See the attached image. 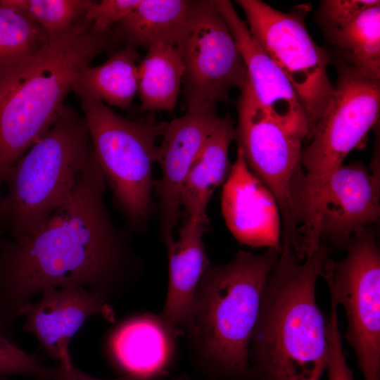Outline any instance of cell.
Instances as JSON below:
<instances>
[{
	"mask_svg": "<svg viewBox=\"0 0 380 380\" xmlns=\"http://www.w3.org/2000/svg\"><path fill=\"white\" fill-rule=\"evenodd\" d=\"M344 258H328L321 276L345 310L344 338L364 380H380V251L372 230L357 231Z\"/></svg>",
	"mask_w": 380,
	"mask_h": 380,
	"instance_id": "9",
	"label": "cell"
},
{
	"mask_svg": "<svg viewBox=\"0 0 380 380\" xmlns=\"http://www.w3.org/2000/svg\"><path fill=\"white\" fill-rule=\"evenodd\" d=\"M3 236L2 232L0 230V239Z\"/></svg>",
	"mask_w": 380,
	"mask_h": 380,
	"instance_id": "33",
	"label": "cell"
},
{
	"mask_svg": "<svg viewBox=\"0 0 380 380\" xmlns=\"http://www.w3.org/2000/svg\"><path fill=\"white\" fill-rule=\"evenodd\" d=\"M49 40L34 22L0 0V61L34 54Z\"/></svg>",
	"mask_w": 380,
	"mask_h": 380,
	"instance_id": "25",
	"label": "cell"
},
{
	"mask_svg": "<svg viewBox=\"0 0 380 380\" xmlns=\"http://www.w3.org/2000/svg\"><path fill=\"white\" fill-rule=\"evenodd\" d=\"M115 38L84 20L34 54L0 61V216L8 172L49 130L79 75Z\"/></svg>",
	"mask_w": 380,
	"mask_h": 380,
	"instance_id": "3",
	"label": "cell"
},
{
	"mask_svg": "<svg viewBox=\"0 0 380 380\" xmlns=\"http://www.w3.org/2000/svg\"><path fill=\"white\" fill-rule=\"evenodd\" d=\"M39 26L49 37L65 33L81 23L90 0H3Z\"/></svg>",
	"mask_w": 380,
	"mask_h": 380,
	"instance_id": "24",
	"label": "cell"
},
{
	"mask_svg": "<svg viewBox=\"0 0 380 380\" xmlns=\"http://www.w3.org/2000/svg\"><path fill=\"white\" fill-rule=\"evenodd\" d=\"M91 152L84 117L64 106L49 130L8 172L0 230L14 240L39 231L69 198Z\"/></svg>",
	"mask_w": 380,
	"mask_h": 380,
	"instance_id": "5",
	"label": "cell"
},
{
	"mask_svg": "<svg viewBox=\"0 0 380 380\" xmlns=\"http://www.w3.org/2000/svg\"><path fill=\"white\" fill-rule=\"evenodd\" d=\"M192 1L141 0L115 31L127 45L148 47L177 46L184 34Z\"/></svg>",
	"mask_w": 380,
	"mask_h": 380,
	"instance_id": "21",
	"label": "cell"
},
{
	"mask_svg": "<svg viewBox=\"0 0 380 380\" xmlns=\"http://www.w3.org/2000/svg\"><path fill=\"white\" fill-rule=\"evenodd\" d=\"M235 139L251 172L275 197L281 220V246L298 253L299 237L291 198L292 185L302 172L303 137L264 110L248 82L236 101Z\"/></svg>",
	"mask_w": 380,
	"mask_h": 380,
	"instance_id": "10",
	"label": "cell"
},
{
	"mask_svg": "<svg viewBox=\"0 0 380 380\" xmlns=\"http://www.w3.org/2000/svg\"><path fill=\"white\" fill-rule=\"evenodd\" d=\"M279 252L239 251L229 262L210 265L182 327L195 362L222 380H253L249 346L267 278Z\"/></svg>",
	"mask_w": 380,
	"mask_h": 380,
	"instance_id": "4",
	"label": "cell"
},
{
	"mask_svg": "<svg viewBox=\"0 0 380 380\" xmlns=\"http://www.w3.org/2000/svg\"><path fill=\"white\" fill-rule=\"evenodd\" d=\"M234 139V122L227 114L221 117L183 183L180 201L184 218L208 221L206 210L210 199L216 189L226 181L231 168L228 151Z\"/></svg>",
	"mask_w": 380,
	"mask_h": 380,
	"instance_id": "19",
	"label": "cell"
},
{
	"mask_svg": "<svg viewBox=\"0 0 380 380\" xmlns=\"http://www.w3.org/2000/svg\"><path fill=\"white\" fill-rule=\"evenodd\" d=\"M377 4H380V1L376 0H324L319 4L316 19L323 31L336 27Z\"/></svg>",
	"mask_w": 380,
	"mask_h": 380,
	"instance_id": "29",
	"label": "cell"
},
{
	"mask_svg": "<svg viewBox=\"0 0 380 380\" xmlns=\"http://www.w3.org/2000/svg\"><path fill=\"white\" fill-rule=\"evenodd\" d=\"M221 208L228 229L239 243L281 251V220L277 201L248 168L238 148L224 184Z\"/></svg>",
	"mask_w": 380,
	"mask_h": 380,
	"instance_id": "15",
	"label": "cell"
},
{
	"mask_svg": "<svg viewBox=\"0 0 380 380\" xmlns=\"http://www.w3.org/2000/svg\"><path fill=\"white\" fill-rule=\"evenodd\" d=\"M37 380H48V379H37Z\"/></svg>",
	"mask_w": 380,
	"mask_h": 380,
	"instance_id": "34",
	"label": "cell"
},
{
	"mask_svg": "<svg viewBox=\"0 0 380 380\" xmlns=\"http://www.w3.org/2000/svg\"><path fill=\"white\" fill-rule=\"evenodd\" d=\"M330 314L327 321L329 357L326 371L327 380H355L353 372L348 367L343 348V338L338 327V306L330 296Z\"/></svg>",
	"mask_w": 380,
	"mask_h": 380,
	"instance_id": "27",
	"label": "cell"
},
{
	"mask_svg": "<svg viewBox=\"0 0 380 380\" xmlns=\"http://www.w3.org/2000/svg\"><path fill=\"white\" fill-rule=\"evenodd\" d=\"M172 380H203V379H194L193 377L186 376L185 374H183V375L178 376L172 379Z\"/></svg>",
	"mask_w": 380,
	"mask_h": 380,
	"instance_id": "31",
	"label": "cell"
},
{
	"mask_svg": "<svg viewBox=\"0 0 380 380\" xmlns=\"http://www.w3.org/2000/svg\"><path fill=\"white\" fill-rule=\"evenodd\" d=\"M107 185L92 151L69 198L37 232L0 239V330L48 286H77L108 301L138 275L139 258L104 201Z\"/></svg>",
	"mask_w": 380,
	"mask_h": 380,
	"instance_id": "1",
	"label": "cell"
},
{
	"mask_svg": "<svg viewBox=\"0 0 380 380\" xmlns=\"http://www.w3.org/2000/svg\"><path fill=\"white\" fill-rule=\"evenodd\" d=\"M380 217L379 173L362 162L342 164L326 177L312 210L303 246L312 256L329 241L346 249L353 235Z\"/></svg>",
	"mask_w": 380,
	"mask_h": 380,
	"instance_id": "12",
	"label": "cell"
},
{
	"mask_svg": "<svg viewBox=\"0 0 380 380\" xmlns=\"http://www.w3.org/2000/svg\"><path fill=\"white\" fill-rule=\"evenodd\" d=\"M322 32L336 68L380 80V4Z\"/></svg>",
	"mask_w": 380,
	"mask_h": 380,
	"instance_id": "20",
	"label": "cell"
},
{
	"mask_svg": "<svg viewBox=\"0 0 380 380\" xmlns=\"http://www.w3.org/2000/svg\"><path fill=\"white\" fill-rule=\"evenodd\" d=\"M141 0L93 1L87 10L85 20L96 33H107L139 4Z\"/></svg>",
	"mask_w": 380,
	"mask_h": 380,
	"instance_id": "28",
	"label": "cell"
},
{
	"mask_svg": "<svg viewBox=\"0 0 380 380\" xmlns=\"http://www.w3.org/2000/svg\"><path fill=\"white\" fill-rule=\"evenodd\" d=\"M336 70L334 93L302 148V172L292 186L293 213L299 222L308 220L326 177L360 145L379 115L380 80Z\"/></svg>",
	"mask_w": 380,
	"mask_h": 380,
	"instance_id": "7",
	"label": "cell"
},
{
	"mask_svg": "<svg viewBox=\"0 0 380 380\" xmlns=\"http://www.w3.org/2000/svg\"><path fill=\"white\" fill-rule=\"evenodd\" d=\"M80 100L94 156L117 208L131 229H144L153 210V167L157 139L166 122L147 118L129 120L101 101Z\"/></svg>",
	"mask_w": 380,
	"mask_h": 380,
	"instance_id": "6",
	"label": "cell"
},
{
	"mask_svg": "<svg viewBox=\"0 0 380 380\" xmlns=\"http://www.w3.org/2000/svg\"><path fill=\"white\" fill-rule=\"evenodd\" d=\"M227 25L245 65L248 80L260 106L273 119L305 139L309 135L307 115L293 85L262 50L248 25L228 0H211Z\"/></svg>",
	"mask_w": 380,
	"mask_h": 380,
	"instance_id": "14",
	"label": "cell"
},
{
	"mask_svg": "<svg viewBox=\"0 0 380 380\" xmlns=\"http://www.w3.org/2000/svg\"><path fill=\"white\" fill-rule=\"evenodd\" d=\"M329 252L299 259L281 250L265 284L249 346L253 380H320L329 357L327 321L315 289Z\"/></svg>",
	"mask_w": 380,
	"mask_h": 380,
	"instance_id": "2",
	"label": "cell"
},
{
	"mask_svg": "<svg viewBox=\"0 0 380 380\" xmlns=\"http://www.w3.org/2000/svg\"><path fill=\"white\" fill-rule=\"evenodd\" d=\"M0 380H9L7 376H0Z\"/></svg>",
	"mask_w": 380,
	"mask_h": 380,
	"instance_id": "32",
	"label": "cell"
},
{
	"mask_svg": "<svg viewBox=\"0 0 380 380\" xmlns=\"http://www.w3.org/2000/svg\"><path fill=\"white\" fill-rule=\"evenodd\" d=\"M179 337L160 314L144 312L127 319L114 330L109 348L126 374L148 380L167 371L175 358Z\"/></svg>",
	"mask_w": 380,
	"mask_h": 380,
	"instance_id": "17",
	"label": "cell"
},
{
	"mask_svg": "<svg viewBox=\"0 0 380 380\" xmlns=\"http://www.w3.org/2000/svg\"><path fill=\"white\" fill-rule=\"evenodd\" d=\"M93 315L113 319L108 300L84 287L48 286L41 298L24 310V330L37 338L48 356L58 360L84 321Z\"/></svg>",
	"mask_w": 380,
	"mask_h": 380,
	"instance_id": "16",
	"label": "cell"
},
{
	"mask_svg": "<svg viewBox=\"0 0 380 380\" xmlns=\"http://www.w3.org/2000/svg\"><path fill=\"white\" fill-rule=\"evenodd\" d=\"M220 119L215 107L203 108L188 110L165 126L156 153L161 176L154 182L159 198L160 236L164 246L175 239L185 178Z\"/></svg>",
	"mask_w": 380,
	"mask_h": 380,
	"instance_id": "13",
	"label": "cell"
},
{
	"mask_svg": "<svg viewBox=\"0 0 380 380\" xmlns=\"http://www.w3.org/2000/svg\"><path fill=\"white\" fill-rule=\"evenodd\" d=\"M57 374V367H49L38 355L25 352L0 330V376L20 374L56 380Z\"/></svg>",
	"mask_w": 380,
	"mask_h": 380,
	"instance_id": "26",
	"label": "cell"
},
{
	"mask_svg": "<svg viewBox=\"0 0 380 380\" xmlns=\"http://www.w3.org/2000/svg\"><path fill=\"white\" fill-rule=\"evenodd\" d=\"M138 58L136 48L126 44L103 63L82 70L73 91L108 106L129 110L138 89Z\"/></svg>",
	"mask_w": 380,
	"mask_h": 380,
	"instance_id": "22",
	"label": "cell"
},
{
	"mask_svg": "<svg viewBox=\"0 0 380 380\" xmlns=\"http://www.w3.org/2000/svg\"><path fill=\"white\" fill-rule=\"evenodd\" d=\"M208 221L184 218L177 240L165 245L168 258L167 295L160 313L165 324L178 336L197 286L210 265L203 242Z\"/></svg>",
	"mask_w": 380,
	"mask_h": 380,
	"instance_id": "18",
	"label": "cell"
},
{
	"mask_svg": "<svg viewBox=\"0 0 380 380\" xmlns=\"http://www.w3.org/2000/svg\"><path fill=\"white\" fill-rule=\"evenodd\" d=\"M59 366L56 380H141V379L125 374L114 379H100L86 374L80 369L72 362L69 350H63L58 360Z\"/></svg>",
	"mask_w": 380,
	"mask_h": 380,
	"instance_id": "30",
	"label": "cell"
},
{
	"mask_svg": "<svg viewBox=\"0 0 380 380\" xmlns=\"http://www.w3.org/2000/svg\"><path fill=\"white\" fill-rule=\"evenodd\" d=\"M184 66L175 45L158 44L146 49L138 65V89L141 111H173L177 105Z\"/></svg>",
	"mask_w": 380,
	"mask_h": 380,
	"instance_id": "23",
	"label": "cell"
},
{
	"mask_svg": "<svg viewBox=\"0 0 380 380\" xmlns=\"http://www.w3.org/2000/svg\"><path fill=\"white\" fill-rule=\"evenodd\" d=\"M184 66L186 110L227 103L234 88L248 82L245 65L225 21L211 1H192L186 27L177 46Z\"/></svg>",
	"mask_w": 380,
	"mask_h": 380,
	"instance_id": "11",
	"label": "cell"
},
{
	"mask_svg": "<svg viewBox=\"0 0 380 380\" xmlns=\"http://www.w3.org/2000/svg\"><path fill=\"white\" fill-rule=\"evenodd\" d=\"M236 3L243 10L254 39L295 89L307 115L310 135L334 86L327 73L331 63L329 52L315 42L306 28L308 8L304 6L285 13L260 0Z\"/></svg>",
	"mask_w": 380,
	"mask_h": 380,
	"instance_id": "8",
	"label": "cell"
}]
</instances>
